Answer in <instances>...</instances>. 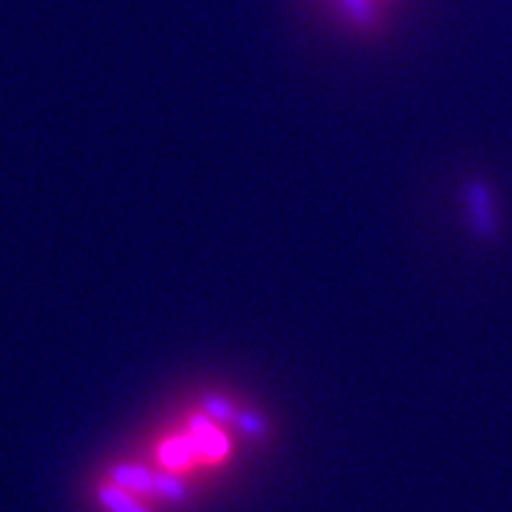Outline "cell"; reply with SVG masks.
I'll return each instance as SVG.
<instances>
[{
    "instance_id": "obj_2",
    "label": "cell",
    "mask_w": 512,
    "mask_h": 512,
    "mask_svg": "<svg viewBox=\"0 0 512 512\" xmlns=\"http://www.w3.org/2000/svg\"><path fill=\"white\" fill-rule=\"evenodd\" d=\"M102 502L110 507L112 512H146V510H141L138 505H133L128 494L120 492V489H104Z\"/></svg>"
},
{
    "instance_id": "obj_3",
    "label": "cell",
    "mask_w": 512,
    "mask_h": 512,
    "mask_svg": "<svg viewBox=\"0 0 512 512\" xmlns=\"http://www.w3.org/2000/svg\"><path fill=\"white\" fill-rule=\"evenodd\" d=\"M154 489L172 497V500H182L185 497V487L177 479H172V476H159V479H154Z\"/></svg>"
},
{
    "instance_id": "obj_1",
    "label": "cell",
    "mask_w": 512,
    "mask_h": 512,
    "mask_svg": "<svg viewBox=\"0 0 512 512\" xmlns=\"http://www.w3.org/2000/svg\"><path fill=\"white\" fill-rule=\"evenodd\" d=\"M117 481H120L123 487L138 489V492H149V489H154V479H151L146 471H141V468H120V471H117Z\"/></svg>"
}]
</instances>
